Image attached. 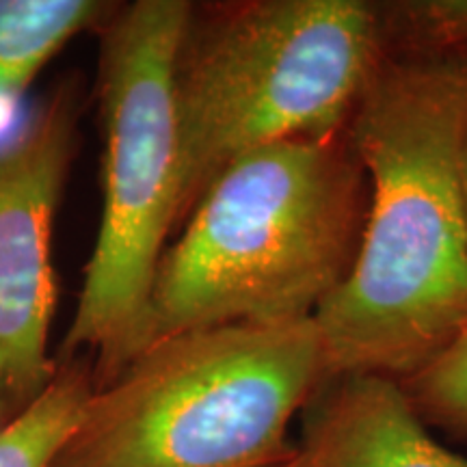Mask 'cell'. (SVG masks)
<instances>
[{
  "label": "cell",
  "instance_id": "7c38bea8",
  "mask_svg": "<svg viewBox=\"0 0 467 467\" xmlns=\"http://www.w3.org/2000/svg\"><path fill=\"white\" fill-rule=\"evenodd\" d=\"M9 409H11V400H9V392H7V375H5V364L3 358H0V429L9 422Z\"/></svg>",
  "mask_w": 467,
  "mask_h": 467
},
{
  "label": "cell",
  "instance_id": "3957f363",
  "mask_svg": "<svg viewBox=\"0 0 467 467\" xmlns=\"http://www.w3.org/2000/svg\"><path fill=\"white\" fill-rule=\"evenodd\" d=\"M381 55L377 3H191L175 61V234L236 159L347 130Z\"/></svg>",
  "mask_w": 467,
  "mask_h": 467
},
{
  "label": "cell",
  "instance_id": "7a4b0ae2",
  "mask_svg": "<svg viewBox=\"0 0 467 467\" xmlns=\"http://www.w3.org/2000/svg\"><path fill=\"white\" fill-rule=\"evenodd\" d=\"M368 200L348 128L236 159L162 254L150 342L203 327L314 318L355 265Z\"/></svg>",
  "mask_w": 467,
  "mask_h": 467
},
{
  "label": "cell",
  "instance_id": "8fae6325",
  "mask_svg": "<svg viewBox=\"0 0 467 467\" xmlns=\"http://www.w3.org/2000/svg\"><path fill=\"white\" fill-rule=\"evenodd\" d=\"M400 385L426 426L467 437V323L441 353Z\"/></svg>",
  "mask_w": 467,
  "mask_h": 467
},
{
  "label": "cell",
  "instance_id": "ba28073f",
  "mask_svg": "<svg viewBox=\"0 0 467 467\" xmlns=\"http://www.w3.org/2000/svg\"><path fill=\"white\" fill-rule=\"evenodd\" d=\"M107 0H0V98L17 100L80 33L98 31L115 9Z\"/></svg>",
  "mask_w": 467,
  "mask_h": 467
},
{
  "label": "cell",
  "instance_id": "5bb4252c",
  "mask_svg": "<svg viewBox=\"0 0 467 467\" xmlns=\"http://www.w3.org/2000/svg\"><path fill=\"white\" fill-rule=\"evenodd\" d=\"M461 178H463V197H465V208H467V130L463 139V154H461Z\"/></svg>",
  "mask_w": 467,
  "mask_h": 467
},
{
  "label": "cell",
  "instance_id": "4fadbf2b",
  "mask_svg": "<svg viewBox=\"0 0 467 467\" xmlns=\"http://www.w3.org/2000/svg\"><path fill=\"white\" fill-rule=\"evenodd\" d=\"M275 467H314V463H312V459H309L307 454L303 452L301 448H299V452H296L295 457L285 461V463H279V465H275Z\"/></svg>",
  "mask_w": 467,
  "mask_h": 467
},
{
  "label": "cell",
  "instance_id": "52a82bcc",
  "mask_svg": "<svg viewBox=\"0 0 467 467\" xmlns=\"http://www.w3.org/2000/svg\"><path fill=\"white\" fill-rule=\"evenodd\" d=\"M299 448L314 467H467L431 437L400 381L381 375L320 385L303 409Z\"/></svg>",
  "mask_w": 467,
  "mask_h": 467
},
{
  "label": "cell",
  "instance_id": "277c9868",
  "mask_svg": "<svg viewBox=\"0 0 467 467\" xmlns=\"http://www.w3.org/2000/svg\"><path fill=\"white\" fill-rule=\"evenodd\" d=\"M325 381L314 318L159 337L93 389L50 467H275Z\"/></svg>",
  "mask_w": 467,
  "mask_h": 467
},
{
  "label": "cell",
  "instance_id": "6da1fadb",
  "mask_svg": "<svg viewBox=\"0 0 467 467\" xmlns=\"http://www.w3.org/2000/svg\"><path fill=\"white\" fill-rule=\"evenodd\" d=\"M467 52H383L348 121L370 200L358 258L314 314L327 381H402L467 323Z\"/></svg>",
  "mask_w": 467,
  "mask_h": 467
},
{
  "label": "cell",
  "instance_id": "8992f818",
  "mask_svg": "<svg viewBox=\"0 0 467 467\" xmlns=\"http://www.w3.org/2000/svg\"><path fill=\"white\" fill-rule=\"evenodd\" d=\"M78 128V89L66 80L0 148V358L16 413L48 388L57 358L52 225Z\"/></svg>",
  "mask_w": 467,
  "mask_h": 467
},
{
  "label": "cell",
  "instance_id": "5b68a950",
  "mask_svg": "<svg viewBox=\"0 0 467 467\" xmlns=\"http://www.w3.org/2000/svg\"><path fill=\"white\" fill-rule=\"evenodd\" d=\"M186 0L119 3L98 28L104 206L93 254L57 359L89 355L100 389L150 344L156 271L178 214L175 61Z\"/></svg>",
  "mask_w": 467,
  "mask_h": 467
},
{
  "label": "cell",
  "instance_id": "9c48e42d",
  "mask_svg": "<svg viewBox=\"0 0 467 467\" xmlns=\"http://www.w3.org/2000/svg\"><path fill=\"white\" fill-rule=\"evenodd\" d=\"M91 392V359H57L48 388L0 429V467H50Z\"/></svg>",
  "mask_w": 467,
  "mask_h": 467
},
{
  "label": "cell",
  "instance_id": "30bf717a",
  "mask_svg": "<svg viewBox=\"0 0 467 467\" xmlns=\"http://www.w3.org/2000/svg\"><path fill=\"white\" fill-rule=\"evenodd\" d=\"M383 52H467V0H400L377 5Z\"/></svg>",
  "mask_w": 467,
  "mask_h": 467
}]
</instances>
